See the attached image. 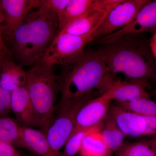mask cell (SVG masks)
I'll return each instance as SVG.
<instances>
[{
	"label": "cell",
	"instance_id": "obj_1",
	"mask_svg": "<svg viewBox=\"0 0 156 156\" xmlns=\"http://www.w3.org/2000/svg\"><path fill=\"white\" fill-rule=\"evenodd\" d=\"M139 34H129L114 41L101 44L97 53L110 72L122 73L128 80L144 81L156 79V60L149 42Z\"/></svg>",
	"mask_w": 156,
	"mask_h": 156
},
{
	"label": "cell",
	"instance_id": "obj_2",
	"mask_svg": "<svg viewBox=\"0 0 156 156\" xmlns=\"http://www.w3.org/2000/svg\"><path fill=\"white\" fill-rule=\"evenodd\" d=\"M62 66L57 76L61 100L92 99L94 89L100 91L111 73L96 50H84Z\"/></svg>",
	"mask_w": 156,
	"mask_h": 156
},
{
	"label": "cell",
	"instance_id": "obj_3",
	"mask_svg": "<svg viewBox=\"0 0 156 156\" xmlns=\"http://www.w3.org/2000/svg\"><path fill=\"white\" fill-rule=\"evenodd\" d=\"M58 24L45 19L38 11H31L9 39L13 59L23 66L41 61L58 34Z\"/></svg>",
	"mask_w": 156,
	"mask_h": 156
},
{
	"label": "cell",
	"instance_id": "obj_4",
	"mask_svg": "<svg viewBox=\"0 0 156 156\" xmlns=\"http://www.w3.org/2000/svg\"><path fill=\"white\" fill-rule=\"evenodd\" d=\"M26 87L36 112L40 129L47 134L56 111L55 102L59 92L58 76L53 66L39 62L27 72Z\"/></svg>",
	"mask_w": 156,
	"mask_h": 156
},
{
	"label": "cell",
	"instance_id": "obj_5",
	"mask_svg": "<svg viewBox=\"0 0 156 156\" xmlns=\"http://www.w3.org/2000/svg\"><path fill=\"white\" fill-rule=\"evenodd\" d=\"M85 101L60 100L53 122L47 131L49 151L46 156H59L72 133L76 116Z\"/></svg>",
	"mask_w": 156,
	"mask_h": 156
},
{
	"label": "cell",
	"instance_id": "obj_6",
	"mask_svg": "<svg viewBox=\"0 0 156 156\" xmlns=\"http://www.w3.org/2000/svg\"><path fill=\"white\" fill-rule=\"evenodd\" d=\"M95 30L83 35H58L40 62L52 66L64 65L83 53L86 45L92 43Z\"/></svg>",
	"mask_w": 156,
	"mask_h": 156
},
{
	"label": "cell",
	"instance_id": "obj_7",
	"mask_svg": "<svg viewBox=\"0 0 156 156\" xmlns=\"http://www.w3.org/2000/svg\"><path fill=\"white\" fill-rule=\"evenodd\" d=\"M148 0H122L112 9L93 33L92 42L109 35L128 25Z\"/></svg>",
	"mask_w": 156,
	"mask_h": 156
},
{
	"label": "cell",
	"instance_id": "obj_8",
	"mask_svg": "<svg viewBox=\"0 0 156 156\" xmlns=\"http://www.w3.org/2000/svg\"><path fill=\"white\" fill-rule=\"evenodd\" d=\"M41 1L0 0V9L3 17L2 37L5 34L9 40L32 10L39 8Z\"/></svg>",
	"mask_w": 156,
	"mask_h": 156
},
{
	"label": "cell",
	"instance_id": "obj_9",
	"mask_svg": "<svg viewBox=\"0 0 156 156\" xmlns=\"http://www.w3.org/2000/svg\"><path fill=\"white\" fill-rule=\"evenodd\" d=\"M156 33V0L149 1L139 10L136 16L128 25L115 32L95 42V44H106L129 34Z\"/></svg>",
	"mask_w": 156,
	"mask_h": 156
},
{
	"label": "cell",
	"instance_id": "obj_10",
	"mask_svg": "<svg viewBox=\"0 0 156 156\" xmlns=\"http://www.w3.org/2000/svg\"><path fill=\"white\" fill-rule=\"evenodd\" d=\"M148 82L133 80L120 81L111 73L108 76L102 87V93L108 92L112 100L117 102H130L141 98H151L146 88Z\"/></svg>",
	"mask_w": 156,
	"mask_h": 156
},
{
	"label": "cell",
	"instance_id": "obj_11",
	"mask_svg": "<svg viewBox=\"0 0 156 156\" xmlns=\"http://www.w3.org/2000/svg\"><path fill=\"white\" fill-rule=\"evenodd\" d=\"M112 101L107 91L87 101L77 114L73 129L91 128L103 122L108 114Z\"/></svg>",
	"mask_w": 156,
	"mask_h": 156
},
{
	"label": "cell",
	"instance_id": "obj_12",
	"mask_svg": "<svg viewBox=\"0 0 156 156\" xmlns=\"http://www.w3.org/2000/svg\"><path fill=\"white\" fill-rule=\"evenodd\" d=\"M122 1V0H70L58 18L57 35L73 20L93 11L114 8Z\"/></svg>",
	"mask_w": 156,
	"mask_h": 156
},
{
	"label": "cell",
	"instance_id": "obj_13",
	"mask_svg": "<svg viewBox=\"0 0 156 156\" xmlns=\"http://www.w3.org/2000/svg\"><path fill=\"white\" fill-rule=\"evenodd\" d=\"M11 112L23 127L40 128L38 118L29 95L26 85L11 92Z\"/></svg>",
	"mask_w": 156,
	"mask_h": 156
},
{
	"label": "cell",
	"instance_id": "obj_14",
	"mask_svg": "<svg viewBox=\"0 0 156 156\" xmlns=\"http://www.w3.org/2000/svg\"><path fill=\"white\" fill-rule=\"evenodd\" d=\"M108 113L125 136L131 138L145 136L147 124L143 116L128 111L116 105L110 106Z\"/></svg>",
	"mask_w": 156,
	"mask_h": 156
},
{
	"label": "cell",
	"instance_id": "obj_15",
	"mask_svg": "<svg viewBox=\"0 0 156 156\" xmlns=\"http://www.w3.org/2000/svg\"><path fill=\"white\" fill-rule=\"evenodd\" d=\"M113 8L98 10L83 15L69 23L58 35H83L96 30Z\"/></svg>",
	"mask_w": 156,
	"mask_h": 156
},
{
	"label": "cell",
	"instance_id": "obj_16",
	"mask_svg": "<svg viewBox=\"0 0 156 156\" xmlns=\"http://www.w3.org/2000/svg\"><path fill=\"white\" fill-rule=\"evenodd\" d=\"M27 72L14 61L9 51L6 55L0 73V87L10 92L25 86Z\"/></svg>",
	"mask_w": 156,
	"mask_h": 156
},
{
	"label": "cell",
	"instance_id": "obj_17",
	"mask_svg": "<svg viewBox=\"0 0 156 156\" xmlns=\"http://www.w3.org/2000/svg\"><path fill=\"white\" fill-rule=\"evenodd\" d=\"M20 147L26 148L38 156H46L49 151L46 134L41 130L21 126Z\"/></svg>",
	"mask_w": 156,
	"mask_h": 156
},
{
	"label": "cell",
	"instance_id": "obj_18",
	"mask_svg": "<svg viewBox=\"0 0 156 156\" xmlns=\"http://www.w3.org/2000/svg\"><path fill=\"white\" fill-rule=\"evenodd\" d=\"M103 124V121L92 127L84 136L80 151L81 156H106L111 152L101 132Z\"/></svg>",
	"mask_w": 156,
	"mask_h": 156
},
{
	"label": "cell",
	"instance_id": "obj_19",
	"mask_svg": "<svg viewBox=\"0 0 156 156\" xmlns=\"http://www.w3.org/2000/svg\"><path fill=\"white\" fill-rule=\"evenodd\" d=\"M101 132L107 146L112 153L116 151L125 142L126 136L108 113L104 120Z\"/></svg>",
	"mask_w": 156,
	"mask_h": 156
},
{
	"label": "cell",
	"instance_id": "obj_20",
	"mask_svg": "<svg viewBox=\"0 0 156 156\" xmlns=\"http://www.w3.org/2000/svg\"><path fill=\"white\" fill-rule=\"evenodd\" d=\"M20 128L16 120L7 116H0V140L20 147Z\"/></svg>",
	"mask_w": 156,
	"mask_h": 156
},
{
	"label": "cell",
	"instance_id": "obj_21",
	"mask_svg": "<svg viewBox=\"0 0 156 156\" xmlns=\"http://www.w3.org/2000/svg\"><path fill=\"white\" fill-rule=\"evenodd\" d=\"M70 0H41L37 11L45 19L58 24V18Z\"/></svg>",
	"mask_w": 156,
	"mask_h": 156
},
{
	"label": "cell",
	"instance_id": "obj_22",
	"mask_svg": "<svg viewBox=\"0 0 156 156\" xmlns=\"http://www.w3.org/2000/svg\"><path fill=\"white\" fill-rule=\"evenodd\" d=\"M116 105L128 111L145 116L156 117V102L151 98H141L130 102H117Z\"/></svg>",
	"mask_w": 156,
	"mask_h": 156
},
{
	"label": "cell",
	"instance_id": "obj_23",
	"mask_svg": "<svg viewBox=\"0 0 156 156\" xmlns=\"http://www.w3.org/2000/svg\"><path fill=\"white\" fill-rule=\"evenodd\" d=\"M116 156H156L146 141L124 142L115 152Z\"/></svg>",
	"mask_w": 156,
	"mask_h": 156
},
{
	"label": "cell",
	"instance_id": "obj_24",
	"mask_svg": "<svg viewBox=\"0 0 156 156\" xmlns=\"http://www.w3.org/2000/svg\"><path fill=\"white\" fill-rule=\"evenodd\" d=\"M92 127L73 129L59 156H74L79 152L84 136Z\"/></svg>",
	"mask_w": 156,
	"mask_h": 156
},
{
	"label": "cell",
	"instance_id": "obj_25",
	"mask_svg": "<svg viewBox=\"0 0 156 156\" xmlns=\"http://www.w3.org/2000/svg\"><path fill=\"white\" fill-rule=\"evenodd\" d=\"M11 92L0 87V116H6L11 112Z\"/></svg>",
	"mask_w": 156,
	"mask_h": 156
},
{
	"label": "cell",
	"instance_id": "obj_26",
	"mask_svg": "<svg viewBox=\"0 0 156 156\" xmlns=\"http://www.w3.org/2000/svg\"><path fill=\"white\" fill-rule=\"evenodd\" d=\"M0 156H22L14 146L0 140Z\"/></svg>",
	"mask_w": 156,
	"mask_h": 156
},
{
	"label": "cell",
	"instance_id": "obj_27",
	"mask_svg": "<svg viewBox=\"0 0 156 156\" xmlns=\"http://www.w3.org/2000/svg\"><path fill=\"white\" fill-rule=\"evenodd\" d=\"M143 116L145 118L147 124L145 136L156 134V117Z\"/></svg>",
	"mask_w": 156,
	"mask_h": 156
},
{
	"label": "cell",
	"instance_id": "obj_28",
	"mask_svg": "<svg viewBox=\"0 0 156 156\" xmlns=\"http://www.w3.org/2000/svg\"><path fill=\"white\" fill-rule=\"evenodd\" d=\"M149 45L151 53L156 60V33L150 40Z\"/></svg>",
	"mask_w": 156,
	"mask_h": 156
},
{
	"label": "cell",
	"instance_id": "obj_29",
	"mask_svg": "<svg viewBox=\"0 0 156 156\" xmlns=\"http://www.w3.org/2000/svg\"><path fill=\"white\" fill-rule=\"evenodd\" d=\"M9 50L8 49L5 51H0V73H1V70H2V66L4 60H5L6 55L9 53Z\"/></svg>",
	"mask_w": 156,
	"mask_h": 156
},
{
	"label": "cell",
	"instance_id": "obj_30",
	"mask_svg": "<svg viewBox=\"0 0 156 156\" xmlns=\"http://www.w3.org/2000/svg\"><path fill=\"white\" fill-rule=\"evenodd\" d=\"M146 141L152 149L153 150L156 154V137L149 140H146Z\"/></svg>",
	"mask_w": 156,
	"mask_h": 156
},
{
	"label": "cell",
	"instance_id": "obj_31",
	"mask_svg": "<svg viewBox=\"0 0 156 156\" xmlns=\"http://www.w3.org/2000/svg\"><path fill=\"white\" fill-rule=\"evenodd\" d=\"M8 49L4 42L2 36H0V51H5Z\"/></svg>",
	"mask_w": 156,
	"mask_h": 156
},
{
	"label": "cell",
	"instance_id": "obj_32",
	"mask_svg": "<svg viewBox=\"0 0 156 156\" xmlns=\"http://www.w3.org/2000/svg\"><path fill=\"white\" fill-rule=\"evenodd\" d=\"M3 21L2 14V11H1V9H0V36H2V24Z\"/></svg>",
	"mask_w": 156,
	"mask_h": 156
},
{
	"label": "cell",
	"instance_id": "obj_33",
	"mask_svg": "<svg viewBox=\"0 0 156 156\" xmlns=\"http://www.w3.org/2000/svg\"><path fill=\"white\" fill-rule=\"evenodd\" d=\"M112 153L111 152H110L106 156H112Z\"/></svg>",
	"mask_w": 156,
	"mask_h": 156
},
{
	"label": "cell",
	"instance_id": "obj_34",
	"mask_svg": "<svg viewBox=\"0 0 156 156\" xmlns=\"http://www.w3.org/2000/svg\"><path fill=\"white\" fill-rule=\"evenodd\" d=\"M155 93L156 95V92H155Z\"/></svg>",
	"mask_w": 156,
	"mask_h": 156
},
{
	"label": "cell",
	"instance_id": "obj_35",
	"mask_svg": "<svg viewBox=\"0 0 156 156\" xmlns=\"http://www.w3.org/2000/svg\"></svg>",
	"mask_w": 156,
	"mask_h": 156
}]
</instances>
